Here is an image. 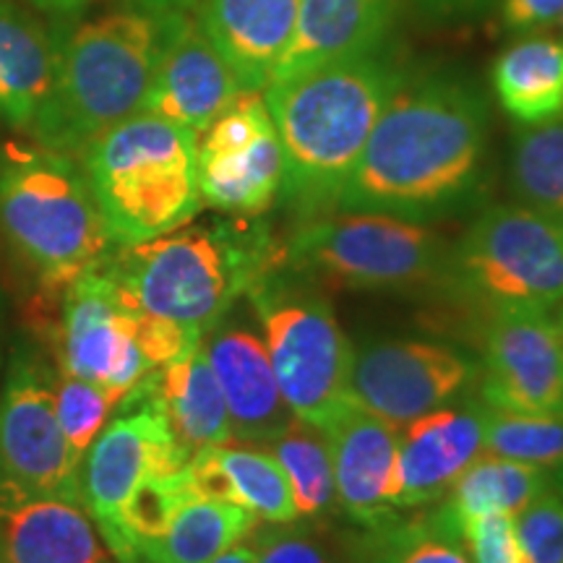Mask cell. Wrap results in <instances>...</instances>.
<instances>
[{
  "label": "cell",
  "instance_id": "cell-23",
  "mask_svg": "<svg viewBox=\"0 0 563 563\" xmlns=\"http://www.w3.org/2000/svg\"><path fill=\"white\" fill-rule=\"evenodd\" d=\"M154 402L188 456L203 446L232 441V422L222 386L211 371L203 342L178 361L154 368L144 376Z\"/></svg>",
  "mask_w": 563,
  "mask_h": 563
},
{
  "label": "cell",
  "instance_id": "cell-45",
  "mask_svg": "<svg viewBox=\"0 0 563 563\" xmlns=\"http://www.w3.org/2000/svg\"><path fill=\"white\" fill-rule=\"evenodd\" d=\"M559 24H561V30H563V13H561V19H559Z\"/></svg>",
  "mask_w": 563,
  "mask_h": 563
},
{
  "label": "cell",
  "instance_id": "cell-2",
  "mask_svg": "<svg viewBox=\"0 0 563 563\" xmlns=\"http://www.w3.org/2000/svg\"><path fill=\"white\" fill-rule=\"evenodd\" d=\"M405 74L376 55L306 70L264 89L282 150L279 196L300 217L334 211Z\"/></svg>",
  "mask_w": 563,
  "mask_h": 563
},
{
  "label": "cell",
  "instance_id": "cell-19",
  "mask_svg": "<svg viewBox=\"0 0 563 563\" xmlns=\"http://www.w3.org/2000/svg\"><path fill=\"white\" fill-rule=\"evenodd\" d=\"M397 9L399 0H300L292 40L272 81L376 55L389 37Z\"/></svg>",
  "mask_w": 563,
  "mask_h": 563
},
{
  "label": "cell",
  "instance_id": "cell-12",
  "mask_svg": "<svg viewBox=\"0 0 563 563\" xmlns=\"http://www.w3.org/2000/svg\"><path fill=\"white\" fill-rule=\"evenodd\" d=\"M477 376V363L452 344L373 340L352 350L350 397L402 431L422 415L456 402Z\"/></svg>",
  "mask_w": 563,
  "mask_h": 563
},
{
  "label": "cell",
  "instance_id": "cell-22",
  "mask_svg": "<svg viewBox=\"0 0 563 563\" xmlns=\"http://www.w3.org/2000/svg\"><path fill=\"white\" fill-rule=\"evenodd\" d=\"M186 477L194 496L238 504L269 525L298 519L290 481L266 446L243 441L203 446L186 464Z\"/></svg>",
  "mask_w": 563,
  "mask_h": 563
},
{
  "label": "cell",
  "instance_id": "cell-27",
  "mask_svg": "<svg viewBox=\"0 0 563 563\" xmlns=\"http://www.w3.org/2000/svg\"><path fill=\"white\" fill-rule=\"evenodd\" d=\"M548 488H551V470L485 452L464 470L435 509L462 532L467 519L485 514L514 517Z\"/></svg>",
  "mask_w": 563,
  "mask_h": 563
},
{
  "label": "cell",
  "instance_id": "cell-9",
  "mask_svg": "<svg viewBox=\"0 0 563 563\" xmlns=\"http://www.w3.org/2000/svg\"><path fill=\"white\" fill-rule=\"evenodd\" d=\"M443 277L490 311L555 308L563 302V224L522 203L490 207L449 251Z\"/></svg>",
  "mask_w": 563,
  "mask_h": 563
},
{
  "label": "cell",
  "instance_id": "cell-33",
  "mask_svg": "<svg viewBox=\"0 0 563 563\" xmlns=\"http://www.w3.org/2000/svg\"><path fill=\"white\" fill-rule=\"evenodd\" d=\"M191 496L186 470L175 475H152L133 490L123 509V527L141 563L146 548L167 532L175 514Z\"/></svg>",
  "mask_w": 563,
  "mask_h": 563
},
{
  "label": "cell",
  "instance_id": "cell-40",
  "mask_svg": "<svg viewBox=\"0 0 563 563\" xmlns=\"http://www.w3.org/2000/svg\"><path fill=\"white\" fill-rule=\"evenodd\" d=\"M415 5L428 16L454 19V16H473V13L488 9L493 0H412Z\"/></svg>",
  "mask_w": 563,
  "mask_h": 563
},
{
  "label": "cell",
  "instance_id": "cell-34",
  "mask_svg": "<svg viewBox=\"0 0 563 563\" xmlns=\"http://www.w3.org/2000/svg\"><path fill=\"white\" fill-rule=\"evenodd\" d=\"M115 402L108 391L70 373L55 371V412H58L60 431L76 462H84L91 441L100 435Z\"/></svg>",
  "mask_w": 563,
  "mask_h": 563
},
{
  "label": "cell",
  "instance_id": "cell-21",
  "mask_svg": "<svg viewBox=\"0 0 563 563\" xmlns=\"http://www.w3.org/2000/svg\"><path fill=\"white\" fill-rule=\"evenodd\" d=\"M0 563H110L84 504L16 493L0 501Z\"/></svg>",
  "mask_w": 563,
  "mask_h": 563
},
{
  "label": "cell",
  "instance_id": "cell-4",
  "mask_svg": "<svg viewBox=\"0 0 563 563\" xmlns=\"http://www.w3.org/2000/svg\"><path fill=\"white\" fill-rule=\"evenodd\" d=\"M279 264L266 224L232 217L121 245L102 266L141 313L207 332Z\"/></svg>",
  "mask_w": 563,
  "mask_h": 563
},
{
  "label": "cell",
  "instance_id": "cell-43",
  "mask_svg": "<svg viewBox=\"0 0 563 563\" xmlns=\"http://www.w3.org/2000/svg\"><path fill=\"white\" fill-rule=\"evenodd\" d=\"M32 5H37L42 11H53V13H66V11H76L79 5L87 3V0H30Z\"/></svg>",
  "mask_w": 563,
  "mask_h": 563
},
{
  "label": "cell",
  "instance_id": "cell-28",
  "mask_svg": "<svg viewBox=\"0 0 563 563\" xmlns=\"http://www.w3.org/2000/svg\"><path fill=\"white\" fill-rule=\"evenodd\" d=\"M258 519L243 506L191 496L157 543L144 551V563H211L230 545L256 530Z\"/></svg>",
  "mask_w": 563,
  "mask_h": 563
},
{
  "label": "cell",
  "instance_id": "cell-35",
  "mask_svg": "<svg viewBox=\"0 0 563 563\" xmlns=\"http://www.w3.org/2000/svg\"><path fill=\"white\" fill-rule=\"evenodd\" d=\"M514 532L525 563H563V498L553 485L514 514Z\"/></svg>",
  "mask_w": 563,
  "mask_h": 563
},
{
  "label": "cell",
  "instance_id": "cell-16",
  "mask_svg": "<svg viewBox=\"0 0 563 563\" xmlns=\"http://www.w3.org/2000/svg\"><path fill=\"white\" fill-rule=\"evenodd\" d=\"M243 91L235 70L211 45L199 21L173 13L144 112L201 136Z\"/></svg>",
  "mask_w": 563,
  "mask_h": 563
},
{
  "label": "cell",
  "instance_id": "cell-14",
  "mask_svg": "<svg viewBox=\"0 0 563 563\" xmlns=\"http://www.w3.org/2000/svg\"><path fill=\"white\" fill-rule=\"evenodd\" d=\"M481 397L493 410L563 415V313L498 308L485 327Z\"/></svg>",
  "mask_w": 563,
  "mask_h": 563
},
{
  "label": "cell",
  "instance_id": "cell-41",
  "mask_svg": "<svg viewBox=\"0 0 563 563\" xmlns=\"http://www.w3.org/2000/svg\"><path fill=\"white\" fill-rule=\"evenodd\" d=\"M199 3L201 0H131V5H136V9L162 13V16H167V13H188Z\"/></svg>",
  "mask_w": 563,
  "mask_h": 563
},
{
  "label": "cell",
  "instance_id": "cell-17",
  "mask_svg": "<svg viewBox=\"0 0 563 563\" xmlns=\"http://www.w3.org/2000/svg\"><path fill=\"white\" fill-rule=\"evenodd\" d=\"M201 342L222 386L232 441L266 446L298 420L282 397L264 336L241 323L217 321Z\"/></svg>",
  "mask_w": 563,
  "mask_h": 563
},
{
  "label": "cell",
  "instance_id": "cell-24",
  "mask_svg": "<svg viewBox=\"0 0 563 563\" xmlns=\"http://www.w3.org/2000/svg\"><path fill=\"white\" fill-rule=\"evenodd\" d=\"M55 42L26 13L0 3V121L30 131L53 87Z\"/></svg>",
  "mask_w": 563,
  "mask_h": 563
},
{
  "label": "cell",
  "instance_id": "cell-11",
  "mask_svg": "<svg viewBox=\"0 0 563 563\" xmlns=\"http://www.w3.org/2000/svg\"><path fill=\"white\" fill-rule=\"evenodd\" d=\"M0 470L34 496L84 504L81 464L55 412V373L32 347L13 350L0 391Z\"/></svg>",
  "mask_w": 563,
  "mask_h": 563
},
{
  "label": "cell",
  "instance_id": "cell-8",
  "mask_svg": "<svg viewBox=\"0 0 563 563\" xmlns=\"http://www.w3.org/2000/svg\"><path fill=\"white\" fill-rule=\"evenodd\" d=\"M264 329V344L287 407L306 426L323 431L350 397L352 344L319 292L266 274L245 295Z\"/></svg>",
  "mask_w": 563,
  "mask_h": 563
},
{
  "label": "cell",
  "instance_id": "cell-10",
  "mask_svg": "<svg viewBox=\"0 0 563 563\" xmlns=\"http://www.w3.org/2000/svg\"><path fill=\"white\" fill-rule=\"evenodd\" d=\"M191 462L175 441L150 386H139L118 402V412L91 441L81 462L84 509L118 563H141L123 527V509L146 477L175 475Z\"/></svg>",
  "mask_w": 563,
  "mask_h": 563
},
{
  "label": "cell",
  "instance_id": "cell-39",
  "mask_svg": "<svg viewBox=\"0 0 563 563\" xmlns=\"http://www.w3.org/2000/svg\"><path fill=\"white\" fill-rule=\"evenodd\" d=\"M563 0H504L501 21L509 32L530 34L559 24Z\"/></svg>",
  "mask_w": 563,
  "mask_h": 563
},
{
  "label": "cell",
  "instance_id": "cell-5",
  "mask_svg": "<svg viewBox=\"0 0 563 563\" xmlns=\"http://www.w3.org/2000/svg\"><path fill=\"white\" fill-rule=\"evenodd\" d=\"M0 230L53 292L100 269L118 249L81 162L37 141L0 146Z\"/></svg>",
  "mask_w": 563,
  "mask_h": 563
},
{
  "label": "cell",
  "instance_id": "cell-29",
  "mask_svg": "<svg viewBox=\"0 0 563 563\" xmlns=\"http://www.w3.org/2000/svg\"><path fill=\"white\" fill-rule=\"evenodd\" d=\"M355 563H473L462 532L439 509L415 517L394 514L382 525L361 527L350 540Z\"/></svg>",
  "mask_w": 563,
  "mask_h": 563
},
{
  "label": "cell",
  "instance_id": "cell-6",
  "mask_svg": "<svg viewBox=\"0 0 563 563\" xmlns=\"http://www.w3.org/2000/svg\"><path fill=\"white\" fill-rule=\"evenodd\" d=\"M84 173L112 243L136 245L199 214V136L139 112L81 154Z\"/></svg>",
  "mask_w": 563,
  "mask_h": 563
},
{
  "label": "cell",
  "instance_id": "cell-31",
  "mask_svg": "<svg viewBox=\"0 0 563 563\" xmlns=\"http://www.w3.org/2000/svg\"><path fill=\"white\" fill-rule=\"evenodd\" d=\"M290 481L298 517H323L334 509L336 490L332 454L321 431L295 420L285 433L266 443Z\"/></svg>",
  "mask_w": 563,
  "mask_h": 563
},
{
  "label": "cell",
  "instance_id": "cell-32",
  "mask_svg": "<svg viewBox=\"0 0 563 563\" xmlns=\"http://www.w3.org/2000/svg\"><path fill=\"white\" fill-rule=\"evenodd\" d=\"M488 407V405H485ZM485 452L545 470L563 467V415H519L488 407Z\"/></svg>",
  "mask_w": 563,
  "mask_h": 563
},
{
  "label": "cell",
  "instance_id": "cell-20",
  "mask_svg": "<svg viewBox=\"0 0 563 563\" xmlns=\"http://www.w3.org/2000/svg\"><path fill=\"white\" fill-rule=\"evenodd\" d=\"M300 0H201L199 26L245 91L269 87L290 45Z\"/></svg>",
  "mask_w": 563,
  "mask_h": 563
},
{
  "label": "cell",
  "instance_id": "cell-30",
  "mask_svg": "<svg viewBox=\"0 0 563 563\" xmlns=\"http://www.w3.org/2000/svg\"><path fill=\"white\" fill-rule=\"evenodd\" d=\"M509 183L522 207L563 224V115L522 125L514 136Z\"/></svg>",
  "mask_w": 563,
  "mask_h": 563
},
{
  "label": "cell",
  "instance_id": "cell-13",
  "mask_svg": "<svg viewBox=\"0 0 563 563\" xmlns=\"http://www.w3.org/2000/svg\"><path fill=\"white\" fill-rule=\"evenodd\" d=\"M136 319L139 308L104 266L87 272L63 292L58 371L100 386L118 407L152 373L139 350Z\"/></svg>",
  "mask_w": 563,
  "mask_h": 563
},
{
  "label": "cell",
  "instance_id": "cell-7",
  "mask_svg": "<svg viewBox=\"0 0 563 563\" xmlns=\"http://www.w3.org/2000/svg\"><path fill=\"white\" fill-rule=\"evenodd\" d=\"M282 264L347 290H407L446 274L449 245L426 222L371 211H323L282 245Z\"/></svg>",
  "mask_w": 563,
  "mask_h": 563
},
{
  "label": "cell",
  "instance_id": "cell-37",
  "mask_svg": "<svg viewBox=\"0 0 563 563\" xmlns=\"http://www.w3.org/2000/svg\"><path fill=\"white\" fill-rule=\"evenodd\" d=\"M203 332L194 327H183L178 321L159 319V316L141 313L136 319V342L144 361L150 368H162V365L178 361L188 350L201 342Z\"/></svg>",
  "mask_w": 563,
  "mask_h": 563
},
{
  "label": "cell",
  "instance_id": "cell-26",
  "mask_svg": "<svg viewBox=\"0 0 563 563\" xmlns=\"http://www.w3.org/2000/svg\"><path fill=\"white\" fill-rule=\"evenodd\" d=\"M493 89L504 112L522 125L563 115V42L530 37L493 63Z\"/></svg>",
  "mask_w": 563,
  "mask_h": 563
},
{
  "label": "cell",
  "instance_id": "cell-15",
  "mask_svg": "<svg viewBox=\"0 0 563 563\" xmlns=\"http://www.w3.org/2000/svg\"><path fill=\"white\" fill-rule=\"evenodd\" d=\"M485 402L446 405L399 431L389 501L397 511L441 501L485 454Z\"/></svg>",
  "mask_w": 563,
  "mask_h": 563
},
{
  "label": "cell",
  "instance_id": "cell-44",
  "mask_svg": "<svg viewBox=\"0 0 563 563\" xmlns=\"http://www.w3.org/2000/svg\"><path fill=\"white\" fill-rule=\"evenodd\" d=\"M551 485L555 490H559V496L563 498V467L561 470H553L551 473Z\"/></svg>",
  "mask_w": 563,
  "mask_h": 563
},
{
  "label": "cell",
  "instance_id": "cell-36",
  "mask_svg": "<svg viewBox=\"0 0 563 563\" xmlns=\"http://www.w3.org/2000/svg\"><path fill=\"white\" fill-rule=\"evenodd\" d=\"M462 543L473 563H525L511 514H485L462 525Z\"/></svg>",
  "mask_w": 563,
  "mask_h": 563
},
{
  "label": "cell",
  "instance_id": "cell-1",
  "mask_svg": "<svg viewBox=\"0 0 563 563\" xmlns=\"http://www.w3.org/2000/svg\"><path fill=\"white\" fill-rule=\"evenodd\" d=\"M488 102L475 84L435 74L402 81L378 118L336 209L431 222L483 186Z\"/></svg>",
  "mask_w": 563,
  "mask_h": 563
},
{
  "label": "cell",
  "instance_id": "cell-3",
  "mask_svg": "<svg viewBox=\"0 0 563 563\" xmlns=\"http://www.w3.org/2000/svg\"><path fill=\"white\" fill-rule=\"evenodd\" d=\"M170 19L131 5L53 37V87L32 139L81 159L97 139L144 112Z\"/></svg>",
  "mask_w": 563,
  "mask_h": 563
},
{
  "label": "cell",
  "instance_id": "cell-25",
  "mask_svg": "<svg viewBox=\"0 0 563 563\" xmlns=\"http://www.w3.org/2000/svg\"><path fill=\"white\" fill-rule=\"evenodd\" d=\"M282 188V150L274 125L235 152H199V191L207 207L232 217H262Z\"/></svg>",
  "mask_w": 563,
  "mask_h": 563
},
{
  "label": "cell",
  "instance_id": "cell-18",
  "mask_svg": "<svg viewBox=\"0 0 563 563\" xmlns=\"http://www.w3.org/2000/svg\"><path fill=\"white\" fill-rule=\"evenodd\" d=\"M321 433L332 454L336 504L352 522L373 527L399 514L389 501L397 428L347 402Z\"/></svg>",
  "mask_w": 563,
  "mask_h": 563
},
{
  "label": "cell",
  "instance_id": "cell-42",
  "mask_svg": "<svg viewBox=\"0 0 563 563\" xmlns=\"http://www.w3.org/2000/svg\"><path fill=\"white\" fill-rule=\"evenodd\" d=\"M211 563H256V545H253V540L251 543H243L241 540V543L230 545L228 551L217 555Z\"/></svg>",
  "mask_w": 563,
  "mask_h": 563
},
{
  "label": "cell",
  "instance_id": "cell-38",
  "mask_svg": "<svg viewBox=\"0 0 563 563\" xmlns=\"http://www.w3.org/2000/svg\"><path fill=\"white\" fill-rule=\"evenodd\" d=\"M256 563H332L327 551L308 532L295 527H269L253 530Z\"/></svg>",
  "mask_w": 563,
  "mask_h": 563
}]
</instances>
